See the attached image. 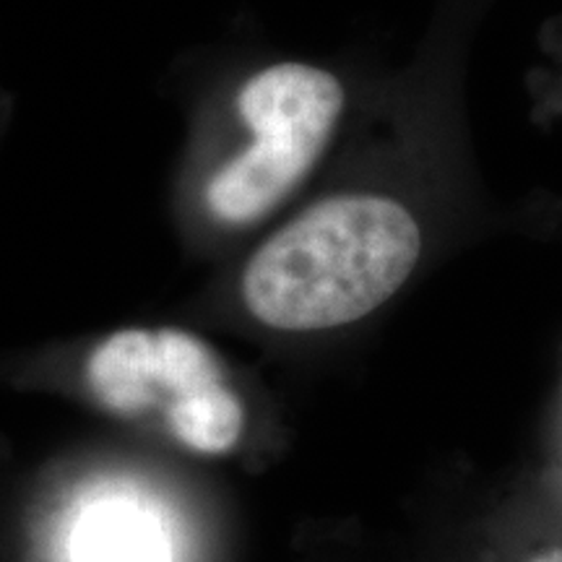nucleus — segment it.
Returning a JSON list of instances; mask_svg holds the SVG:
<instances>
[{
	"label": "nucleus",
	"instance_id": "f257e3e1",
	"mask_svg": "<svg viewBox=\"0 0 562 562\" xmlns=\"http://www.w3.org/2000/svg\"><path fill=\"white\" fill-rule=\"evenodd\" d=\"M419 256L422 227L404 201L381 191H336L250 252L240 302L271 331H331L385 305Z\"/></svg>",
	"mask_w": 562,
	"mask_h": 562
},
{
	"label": "nucleus",
	"instance_id": "f03ea898",
	"mask_svg": "<svg viewBox=\"0 0 562 562\" xmlns=\"http://www.w3.org/2000/svg\"><path fill=\"white\" fill-rule=\"evenodd\" d=\"M344 108L341 79L315 63L273 60L250 70L232 94L243 136L203 178V214L240 229L284 206L326 157Z\"/></svg>",
	"mask_w": 562,
	"mask_h": 562
},
{
	"label": "nucleus",
	"instance_id": "7ed1b4c3",
	"mask_svg": "<svg viewBox=\"0 0 562 562\" xmlns=\"http://www.w3.org/2000/svg\"><path fill=\"white\" fill-rule=\"evenodd\" d=\"M83 378L104 409L157 419L203 456L229 453L243 438L245 406L214 347L186 328H121L97 344Z\"/></svg>",
	"mask_w": 562,
	"mask_h": 562
},
{
	"label": "nucleus",
	"instance_id": "20e7f679",
	"mask_svg": "<svg viewBox=\"0 0 562 562\" xmlns=\"http://www.w3.org/2000/svg\"><path fill=\"white\" fill-rule=\"evenodd\" d=\"M165 531L131 497H102L74 529L76 562H167Z\"/></svg>",
	"mask_w": 562,
	"mask_h": 562
},
{
	"label": "nucleus",
	"instance_id": "39448f33",
	"mask_svg": "<svg viewBox=\"0 0 562 562\" xmlns=\"http://www.w3.org/2000/svg\"><path fill=\"white\" fill-rule=\"evenodd\" d=\"M533 562H562V552L554 550V552H547L542 558H537Z\"/></svg>",
	"mask_w": 562,
	"mask_h": 562
}]
</instances>
